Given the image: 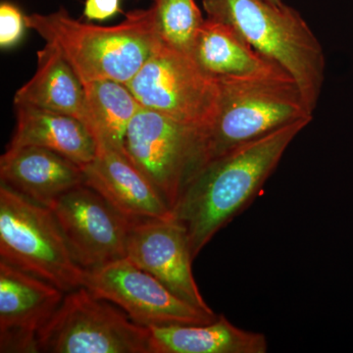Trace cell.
Listing matches in <instances>:
<instances>
[{
    "label": "cell",
    "instance_id": "6da1fadb",
    "mask_svg": "<svg viewBox=\"0 0 353 353\" xmlns=\"http://www.w3.org/2000/svg\"><path fill=\"white\" fill-rule=\"evenodd\" d=\"M311 121H299L204 164L183 185L173 209L194 259L256 197L292 141Z\"/></svg>",
    "mask_w": 353,
    "mask_h": 353
},
{
    "label": "cell",
    "instance_id": "7a4b0ae2",
    "mask_svg": "<svg viewBox=\"0 0 353 353\" xmlns=\"http://www.w3.org/2000/svg\"><path fill=\"white\" fill-rule=\"evenodd\" d=\"M25 20L27 28L57 48L83 83L111 80L126 85L159 43L152 7L132 11L109 27L74 19L64 8Z\"/></svg>",
    "mask_w": 353,
    "mask_h": 353
},
{
    "label": "cell",
    "instance_id": "3957f363",
    "mask_svg": "<svg viewBox=\"0 0 353 353\" xmlns=\"http://www.w3.org/2000/svg\"><path fill=\"white\" fill-rule=\"evenodd\" d=\"M217 81V109L212 120L199 128L194 174L238 146L288 125L313 119L299 85L288 73Z\"/></svg>",
    "mask_w": 353,
    "mask_h": 353
},
{
    "label": "cell",
    "instance_id": "277c9868",
    "mask_svg": "<svg viewBox=\"0 0 353 353\" xmlns=\"http://www.w3.org/2000/svg\"><path fill=\"white\" fill-rule=\"evenodd\" d=\"M202 4L208 18L231 26L262 57L284 69L314 113L324 85L326 57L299 11L268 0H202Z\"/></svg>",
    "mask_w": 353,
    "mask_h": 353
},
{
    "label": "cell",
    "instance_id": "5b68a950",
    "mask_svg": "<svg viewBox=\"0 0 353 353\" xmlns=\"http://www.w3.org/2000/svg\"><path fill=\"white\" fill-rule=\"evenodd\" d=\"M0 260L64 292L83 287L85 270L74 259L50 208L0 185Z\"/></svg>",
    "mask_w": 353,
    "mask_h": 353
},
{
    "label": "cell",
    "instance_id": "8992f818",
    "mask_svg": "<svg viewBox=\"0 0 353 353\" xmlns=\"http://www.w3.org/2000/svg\"><path fill=\"white\" fill-rule=\"evenodd\" d=\"M112 304L83 285L66 292L39 333V352L154 353L150 329Z\"/></svg>",
    "mask_w": 353,
    "mask_h": 353
},
{
    "label": "cell",
    "instance_id": "52a82bcc",
    "mask_svg": "<svg viewBox=\"0 0 353 353\" xmlns=\"http://www.w3.org/2000/svg\"><path fill=\"white\" fill-rule=\"evenodd\" d=\"M141 105L172 119L204 127L214 117L219 83L192 57L161 43L126 83Z\"/></svg>",
    "mask_w": 353,
    "mask_h": 353
},
{
    "label": "cell",
    "instance_id": "ba28073f",
    "mask_svg": "<svg viewBox=\"0 0 353 353\" xmlns=\"http://www.w3.org/2000/svg\"><path fill=\"white\" fill-rule=\"evenodd\" d=\"M199 128L141 108L128 127L127 157L157 188L172 211L196 168Z\"/></svg>",
    "mask_w": 353,
    "mask_h": 353
},
{
    "label": "cell",
    "instance_id": "9c48e42d",
    "mask_svg": "<svg viewBox=\"0 0 353 353\" xmlns=\"http://www.w3.org/2000/svg\"><path fill=\"white\" fill-rule=\"evenodd\" d=\"M83 287L115 304L137 324L145 327L204 324L215 320L176 296L157 278L123 259L85 270Z\"/></svg>",
    "mask_w": 353,
    "mask_h": 353
},
{
    "label": "cell",
    "instance_id": "30bf717a",
    "mask_svg": "<svg viewBox=\"0 0 353 353\" xmlns=\"http://www.w3.org/2000/svg\"><path fill=\"white\" fill-rule=\"evenodd\" d=\"M50 209L74 259L85 270L126 259L132 221L92 188L69 190Z\"/></svg>",
    "mask_w": 353,
    "mask_h": 353
},
{
    "label": "cell",
    "instance_id": "8fae6325",
    "mask_svg": "<svg viewBox=\"0 0 353 353\" xmlns=\"http://www.w3.org/2000/svg\"><path fill=\"white\" fill-rule=\"evenodd\" d=\"M127 257L179 299L215 315L202 297L192 274L194 257L189 234L175 218L134 221L128 239Z\"/></svg>",
    "mask_w": 353,
    "mask_h": 353
},
{
    "label": "cell",
    "instance_id": "7c38bea8",
    "mask_svg": "<svg viewBox=\"0 0 353 353\" xmlns=\"http://www.w3.org/2000/svg\"><path fill=\"white\" fill-rule=\"evenodd\" d=\"M66 292L0 260V352H39L38 336Z\"/></svg>",
    "mask_w": 353,
    "mask_h": 353
},
{
    "label": "cell",
    "instance_id": "4fadbf2b",
    "mask_svg": "<svg viewBox=\"0 0 353 353\" xmlns=\"http://www.w3.org/2000/svg\"><path fill=\"white\" fill-rule=\"evenodd\" d=\"M85 185L99 192L130 220L174 219L157 188L125 153L97 146L94 159L82 167Z\"/></svg>",
    "mask_w": 353,
    "mask_h": 353
},
{
    "label": "cell",
    "instance_id": "5bb4252c",
    "mask_svg": "<svg viewBox=\"0 0 353 353\" xmlns=\"http://www.w3.org/2000/svg\"><path fill=\"white\" fill-rule=\"evenodd\" d=\"M0 179L3 185L48 208L69 190L85 185L80 165L39 146L7 148L0 158Z\"/></svg>",
    "mask_w": 353,
    "mask_h": 353
},
{
    "label": "cell",
    "instance_id": "9a60e30c",
    "mask_svg": "<svg viewBox=\"0 0 353 353\" xmlns=\"http://www.w3.org/2000/svg\"><path fill=\"white\" fill-rule=\"evenodd\" d=\"M190 57L215 80L287 73L257 52L233 27L210 18L204 21Z\"/></svg>",
    "mask_w": 353,
    "mask_h": 353
},
{
    "label": "cell",
    "instance_id": "2e32d148",
    "mask_svg": "<svg viewBox=\"0 0 353 353\" xmlns=\"http://www.w3.org/2000/svg\"><path fill=\"white\" fill-rule=\"evenodd\" d=\"M14 104L65 114L90 127L82 81L50 43L38 51L36 73L14 95Z\"/></svg>",
    "mask_w": 353,
    "mask_h": 353
},
{
    "label": "cell",
    "instance_id": "e0dca14e",
    "mask_svg": "<svg viewBox=\"0 0 353 353\" xmlns=\"http://www.w3.org/2000/svg\"><path fill=\"white\" fill-rule=\"evenodd\" d=\"M17 124L7 148L39 146L85 166L94 159L97 143L80 120L31 106H16Z\"/></svg>",
    "mask_w": 353,
    "mask_h": 353
},
{
    "label": "cell",
    "instance_id": "ac0fdd59",
    "mask_svg": "<svg viewBox=\"0 0 353 353\" xmlns=\"http://www.w3.org/2000/svg\"><path fill=\"white\" fill-rule=\"evenodd\" d=\"M154 353H266L263 334L232 324L224 315L204 324L148 327Z\"/></svg>",
    "mask_w": 353,
    "mask_h": 353
},
{
    "label": "cell",
    "instance_id": "d6986e66",
    "mask_svg": "<svg viewBox=\"0 0 353 353\" xmlns=\"http://www.w3.org/2000/svg\"><path fill=\"white\" fill-rule=\"evenodd\" d=\"M83 85L90 113V130L97 146H108L126 154L125 137L141 103L125 83L101 80Z\"/></svg>",
    "mask_w": 353,
    "mask_h": 353
},
{
    "label": "cell",
    "instance_id": "ffe728a7",
    "mask_svg": "<svg viewBox=\"0 0 353 353\" xmlns=\"http://www.w3.org/2000/svg\"><path fill=\"white\" fill-rule=\"evenodd\" d=\"M152 8L159 41L190 57L205 21L196 0H155Z\"/></svg>",
    "mask_w": 353,
    "mask_h": 353
},
{
    "label": "cell",
    "instance_id": "44dd1931",
    "mask_svg": "<svg viewBox=\"0 0 353 353\" xmlns=\"http://www.w3.org/2000/svg\"><path fill=\"white\" fill-rule=\"evenodd\" d=\"M25 16L17 6L10 2L0 6V46L10 48L22 41L25 34Z\"/></svg>",
    "mask_w": 353,
    "mask_h": 353
},
{
    "label": "cell",
    "instance_id": "7402d4cb",
    "mask_svg": "<svg viewBox=\"0 0 353 353\" xmlns=\"http://www.w3.org/2000/svg\"><path fill=\"white\" fill-rule=\"evenodd\" d=\"M121 12L120 0H85L83 16L90 21H105Z\"/></svg>",
    "mask_w": 353,
    "mask_h": 353
},
{
    "label": "cell",
    "instance_id": "603a6c76",
    "mask_svg": "<svg viewBox=\"0 0 353 353\" xmlns=\"http://www.w3.org/2000/svg\"><path fill=\"white\" fill-rule=\"evenodd\" d=\"M268 1L272 2V3L278 4V6H281V4H283L282 0H268Z\"/></svg>",
    "mask_w": 353,
    "mask_h": 353
}]
</instances>
